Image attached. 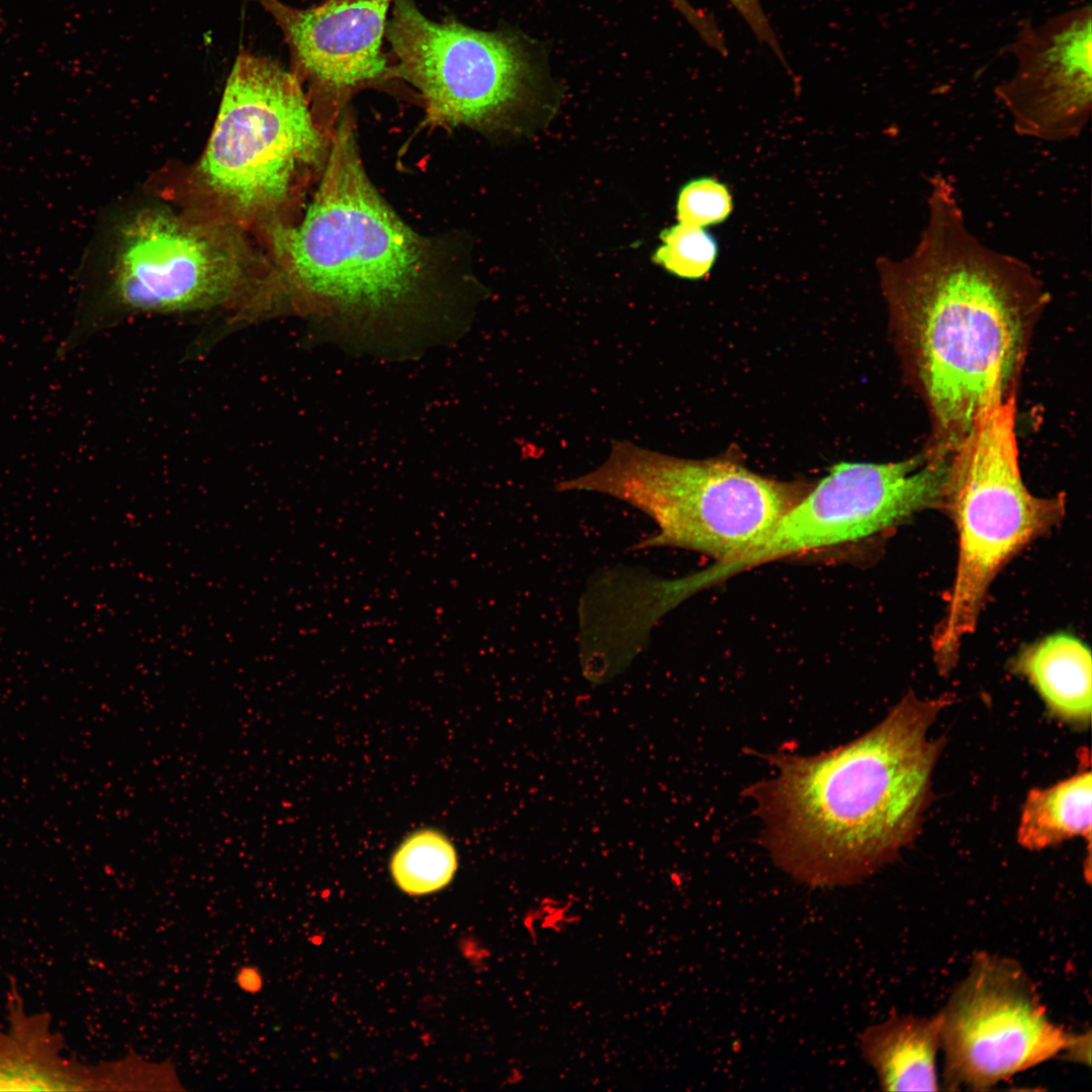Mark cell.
I'll list each match as a JSON object with an SVG mask.
<instances>
[{"label":"cell","mask_w":1092,"mask_h":1092,"mask_svg":"<svg viewBox=\"0 0 1092 1092\" xmlns=\"http://www.w3.org/2000/svg\"><path fill=\"white\" fill-rule=\"evenodd\" d=\"M1091 7L1027 24L1009 50L1013 75L995 89L1017 133L1044 142L1078 138L1091 117Z\"/></svg>","instance_id":"obj_12"},{"label":"cell","mask_w":1092,"mask_h":1092,"mask_svg":"<svg viewBox=\"0 0 1092 1092\" xmlns=\"http://www.w3.org/2000/svg\"><path fill=\"white\" fill-rule=\"evenodd\" d=\"M942 468L918 455L890 463L834 465L745 554L679 579L688 597L749 568L794 554L857 542L939 508Z\"/></svg>","instance_id":"obj_9"},{"label":"cell","mask_w":1092,"mask_h":1092,"mask_svg":"<svg viewBox=\"0 0 1092 1092\" xmlns=\"http://www.w3.org/2000/svg\"><path fill=\"white\" fill-rule=\"evenodd\" d=\"M1010 669L1028 680L1054 718L1076 727L1090 723L1091 653L1080 639L1050 635L1022 648Z\"/></svg>","instance_id":"obj_15"},{"label":"cell","mask_w":1092,"mask_h":1092,"mask_svg":"<svg viewBox=\"0 0 1092 1092\" xmlns=\"http://www.w3.org/2000/svg\"><path fill=\"white\" fill-rule=\"evenodd\" d=\"M1092 775L1083 770L1045 789H1032L1022 806L1017 830L1020 845L1043 849L1081 836L1090 843Z\"/></svg>","instance_id":"obj_16"},{"label":"cell","mask_w":1092,"mask_h":1092,"mask_svg":"<svg viewBox=\"0 0 1092 1092\" xmlns=\"http://www.w3.org/2000/svg\"><path fill=\"white\" fill-rule=\"evenodd\" d=\"M109 275V299L139 311L221 308L253 320L288 304L277 268L255 259L241 235L162 208L123 225Z\"/></svg>","instance_id":"obj_7"},{"label":"cell","mask_w":1092,"mask_h":1092,"mask_svg":"<svg viewBox=\"0 0 1092 1092\" xmlns=\"http://www.w3.org/2000/svg\"><path fill=\"white\" fill-rule=\"evenodd\" d=\"M389 869L399 889L425 895L446 887L457 870V852L451 840L433 828L407 835L391 856Z\"/></svg>","instance_id":"obj_17"},{"label":"cell","mask_w":1092,"mask_h":1092,"mask_svg":"<svg viewBox=\"0 0 1092 1092\" xmlns=\"http://www.w3.org/2000/svg\"><path fill=\"white\" fill-rule=\"evenodd\" d=\"M745 20L756 39L768 47L778 60L787 67L786 57L779 39L765 14L760 0H728Z\"/></svg>","instance_id":"obj_20"},{"label":"cell","mask_w":1092,"mask_h":1092,"mask_svg":"<svg viewBox=\"0 0 1092 1092\" xmlns=\"http://www.w3.org/2000/svg\"><path fill=\"white\" fill-rule=\"evenodd\" d=\"M332 133L316 119L291 71L242 50L226 80L198 176L236 212L282 222L304 186L321 176Z\"/></svg>","instance_id":"obj_6"},{"label":"cell","mask_w":1092,"mask_h":1092,"mask_svg":"<svg viewBox=\"0 0 1092 1092\" xmlns=\"http://www.w3.org/2000/svg\"><path fill=\"white\" fill-rule=\"evenodd\" d=\"M236 983L243 991L256 994L262 990L263 978L258 968L245 966L238 971Z\"/></svg>","instance_id":"obj_21"},{"label":"cell","mask_w":1092,"mask_h":1092,"mask_svg":"<svg viewBox=\"0 0 1092 1092\" xmlns=\"http://www.w3.org/2000/svg\"><path fill=\"white\" fill-rule=\"evenodd\" d=\"M320 178L297 223L267 225L289 306L361 341L430 332L449 292L445 257L373 186L348 114L333 130Z\"/></svg>","instance_id":"obj_3"},{"label":"cell","mask_w":1092,"mask_h":1092,"mask_svg":"<svg viewBox=\"0 0 1092 1092\" xmlns=\"http://www.w3.org/2000/svg\"><path fill=\"white\" fill-rule=\"evenodd\" d=\"M257 1L282 31L290 71L307 84L312 112L329 131L357 91L391 80L382 42L393 0H327L309 8Z\"/></svg>","instance_id":"obj_11"},{"label":"cell","mask_w":1092,"mask_h":1092,"mask_svg":"<svg viewBox=\"0 0 1092 1092\" xmlns=\"http://www.w3.org/2000/svg\"><path fill=\"white\" fill-rule=\"evenodd\" d=\"M942 1084L987 1090L1063 1052L1083 1060V1034L1049 1017L1032 981L1010 958L977 954L937 1013Z\"/></svg>","instance_id":"obj_10"},{"label":"cell","mask_w":1092,"mask_h":1092,"mask_svg":"<svg viewBox=\"0 0 1092 1092\" xmlns=\"http://www.w3.org/2000/svg\"><path fill=\"white\" fill-rule=\"evenodd\" d=\"M662 244L653 260L669 273L687 279H700L713 267L718 246L704 228L678 222L663 231Z\"/></svg>","instance_id":"obj_18"},{"label":"cell","mask_w":1092,"mask_h":1092,"mask_svg":"<svg viewBox=\"0 0 1092 1092\" xmlns=\"http://www.w3.org/2000/svg\"><path fill=\"white\" fill-rule=\"evenodd\" d=\"M6 1021L0 1025V1091H116L121 1073L115 1061L86 1064L66 1054L63 1034L49 1012H31L15 978L6 993Z\"/></svg>","instance_id":"obj_13"},{"label":"cell","mask_w":1092,"mask_h":1092,"mask_svg":"<svg viewBox=\"0 0 1092 1092\" xmlns=\"http://www.w3.org/2000/svg\"><path fill=\"white\" fill-rule=\"evenodd\" d=\"M863 1060L885 1091H936L940 1050L938 1015H893L859 1035Z\"/></svg>","instance_id":"obj_14"},{"label":"cell","mask_w":1092,"mask_h":1092,"mask_svg":"<svg viewBox=\"0 0 1092 1092\" xmlns=\"http://www.w3.org/2000/svg\"><path fill=\"white\" fill-rule=\"evenodd\" d=\"M810 487L764 477L728 456L685 459L627 441H616L597 469L556 484L611 495L649 516L658 532L635 549L676 547L716 562L756 547Z\"/></svg>","instance_id":"obj_5"},{"label":"cell","mask_w":1092,"mask_h":1092,"mask_svg":"<svg viewBox=\"0 0 1092 1092\" xmlns=\"http://www.w3.org/2000/svg\"><path fill=\"white\" fill-rule=\"evenodd\" d=\"M732 210L728 188L714 178L688 182L676 200L678 222L706 228L725 220Z\"/></svg>","instance_id":"obj_19"},{"label":"cell","mask_w":1092,"mask_h":1092,"mask_svg":"<svg viewBox=\"0 0 1092 1092\" xmlns=\"http://www.w3.org/2000/svg\"><path fill=\"white\" fill-rule=\"evenodd\" d=\"M928 183L914 249L877 267L904 372L929 415L922 453L947 460L989 402L1016 395L1049 293L1027 263L971 232L949 178Z\"/></svg>","instance_id":"obj_1"},{"label":"cell","mask_w":1092,"mask_h":1092,"mask_svg":"<svg viewBox=\"0 0 1092 1092\" xmlns=\"http://www.w3.org/2000/svg\"><path fill=\"white\" fill-rule=\"evenodd\" d=\"M391 8L385 31L390 79L420 92L428 123L493 130L533 108L539 72L517 35L435 21L414 0H393Z\"/></svg>","instance_id":"obj_8"},{"label":"cell","mask_w":1092,"mask_h":1092,"mask_svg":"<svg viewBox=\"0 0 1092 1092\" xmlns=\"http://www.w3.org/2000/svg\"><path fill=\"white\" fill-rule=\"evenodd\" d=\"M1016 395L989 402L949 460L941 510L958 533L956 575L932 637L941 674L956 666L975 631L989 587L1002 567L1065 515V497L1033 495L1019 467Z\"/></svg>","instance_id":"obj_4"},{"label":"cell","mask_w":1092,"mask_h":1092,"mask_svg":"<svg viewBox=\"0 0 1092 1092\" xmlns=\"http://www.w3.org/2000/svg\"><path fill=\"white\" fill-rule=\"evenodd\" d=\"M947 697L906 694L858 738L817 755H769L772 778L747 794L776 864L815 887L857 883L915 837L940 739L929 732Z\"/></svg>","instance_id":"obj_2"}]
</instances>
